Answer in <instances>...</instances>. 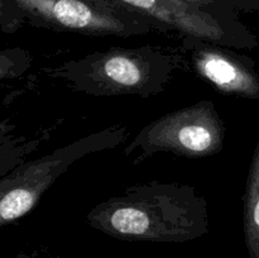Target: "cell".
Returning <instances> with one entry per match:
<instances>
[{
  "label": "cell",
  "instance_id": "7",
  "mask_svg": "<svg viewBox=\"0 0 259 258\" xmlns=\"http://www.w3.org/2000/svg\"><path fill=\"white\" fill-rule=\"evenodd\" d=\"M194 72L218 93L242 99H259V72L254 61L233 48L194 37H181Z\"/></svg>",
  "mask_w": 259,
  "mask_h": 258
},
{
  "label": "cell",
  "instance_id": "8",
  "mask_svg": "<svg viewBox=\"0 0 259 258\" xmlns=\"http://www.w3.org/2000/svg\"><path fill=\"white\" fill-rule=\"evenodd\" d=\"M243 204V230L249 258H259V141L253 152Z\"/></svg>",
  "mask_w": 259,
  "mask_h": 258
},
{
  "label": "cell",
  "instance_id": "5",
  "mask_svg": "<svg viewBox=\"0 0 259 258\" xmlns=\"http://www.w3.org/2000/svg\"><path fill=\"white\" fill-rule=\"evenodd\" d=\"M34 27L90 37H132L159 28L115 0H12Z\"/></svg>",
  "mask_w": 259,
  "mask_h": 258
},
{
  "label": "cell",
  "instance_id": "10",
  "mask_svg": "<svg viewBox=\"0 0 259 258\" xmlns=\"http://www.w3.org/2000/svg\"><path fill=\"white\" fill-rule=\"evenodd\" d=\"M32 55L24 48H0V83L24 75L32 66Z\"/></svg>",
  "mask_w": 259,
  "mask_h": 258
},
{
  "label": "cell",
  "instance_id": "9",
  "mask_svg": "<svg viewBox=\"0 0 259 258\" xmlns=\"http://www.w3.org/2000/svg\"><path fill=\"white\" fill-rule=\"evenodd\" d=\"M40 144L39 138L18 134L9 119L0 116V177L9 174L18 164L28 159Z\"/></svg>",
  "mask_w": 259,
  "mask_h": 258
},
{
  "label": "cell",
  "instance_id": "4",
  "mask_svg": "<svg viewBox=\"0 0 259 258\" xmlns=\"http://www.w3.org/2000/svg\"><path fill=\"white\" fill-rule=\"evenodd\" d=\"M225 124L211 100L177 109L141 129L124 148V156L133 164L161 152L186 158H204L224 148Z\"/></svg>",
  "mask_w": 259,
  "mask_h": 258
},
{
  "label": "cell",
  "instance_id": "1",
  "mask_svg": "<svg viewBox=\"0 0 259 258\" xmlns=\"http://www.w3.org/2000/svg\"><path fill=\"white\" fill-rule=\"evenodd\" d=\"M94 229L125 242L185 243L209 233L206 200L184 184L152 181L99 202L86 215Z\"/></svg>",
  "mask_w": 259,
  "mask_h": 258
},
{
  "label": "cell",
  "instance_id": "13",
  "mask_svg": "<svg viewBox=\"0 0 259 258\" xmlns=\"http://www.w3.org/2000/svg\"><path fill=\"white\" fill-rule=\"evenodd\" d=\"M233 9H259V0H220Z\"/></svg>",
  "mask_w": 259,
  "mask_h": 258
},
{
  "label": "cell",
  "instance_id": "3",
  "mask_svg": "<svg viewBox=\"0 0 259 258\" xmlns=\"http://www.w3.org/2000/svg\"><path fill=\"white\" fill-rule=\"evenodd\" d=\"M128 126L115 124L78 138L39 158L27 159L0 177V228L32 211L50 187L75 162L123 143Z\"/></svg>",
  "mask_w": 259,
  "mask_h": 258
},
{
  "label": "cell",
  "instance_id": "14",
  "mask_svg": "<svg viewBox=\"0 0 259 258\" xmlns=\"http://www.w3.org/2000/svg\"><path fill=\"white\" fill-rule=\"evenodd\" d=\"M13 258H43L39 257L37 254H29V253H18L17 255H14Z\"/></svg>",
  "mask_w": 259,
  "mask_h": 258
},
{
  "label": "cell",
  "instance_id": "12",
  "mask_svg": "<svg viewBox=\"0 0 259 258\" xmlns=\"http://www.w3.org/2000/svg\"><path fill=\"white\" fill-rule=\"evenodd\" d=\"M182 2L187 3L190 5H194L196 8H200V9L206 10V12L214 13V14L220 15V17L237 18L234 14V9L228 7L227 4H224L220 0H182Z\"/></svg>",
  "mask_w": 259,
  "mask_h": 258
},
{
  "label": "cell",
  "instance_id": "6",
  "mask_svg": "<svg viewBox=\"0 0 259 258\" xmlns=\"http://www.w3.org/2000/svg\"><path fill=\"white\" fill-rule=\"evenodd\" d=\"M123 7L152 20L161 32L175 30L230 48L257 47V38L237 18H225L182 0H115Z\"/></svg>",
  "mask_w": 259,
  "mask_h": 258
},
{
  "label": "cell",
  "instance_id": "11",
  "mask_svg": "<svg viewBox=\"0 0 259 258\" xmlns=\"http://www.w3.org/2000/svg\"><path fill=\"white\" fill-rule=\"evenodd\" d=\"M27 18L12 0H0V30L13 34L24 25Z\"/></svg>",
  "mask_w": 259,
  "mask_h": 258
},
{
  "label": "cell",
  "instance_id": "2",
  "mask_svg": "<svg viewBox=\"0 0 259 258\" xmlns=\"http://www.w3.org/2000/svg\"><path fill=\"white\" fill-rule=\"evenodd\" d=\"M180 63V55L153 46L110 47L66 61L48 73L86 95L147 99L164 91Z\"/></svg>",
  "mask_w": 259,
  "mask_h": 258
}]
</instances>
